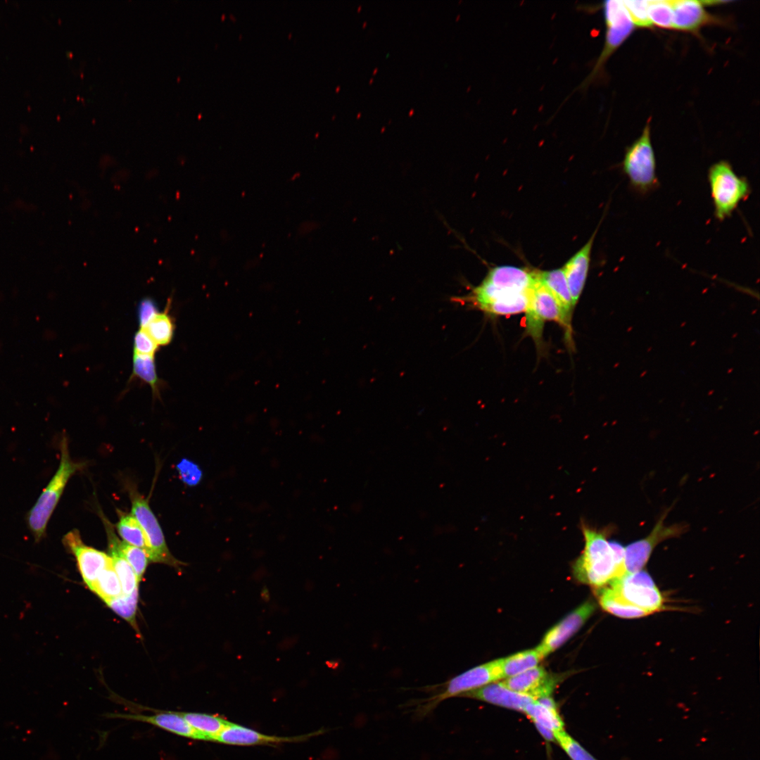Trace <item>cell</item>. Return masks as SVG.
Masks as SVG:
<instances>
[{
	"instance_id": "21",
	"label": "cell",
	"mask_w": 760,
	"mask_h": 760,
	"mask_svg": "<svg viewBox=\"0 0 760 760\" xmlns=\"http://www.w3.org/2000/svg\"><path fill=\"white\" fill-rule=\"evenodd\" d=\"M105 525L108 535L109 555L112 559L113 568L119 578L122 594L125 595H131L134 591L138 590L139 582L132 567L121 554L118 546L119 540L110 527V523L106 521Z\"/></svg>"
},
{
	"instance_id": "1",
	"label": "cell",
	"mask_w": 760,
	"mask_h": 760,
	"mask_svg": "<svg viewBox=\"0 0 760 760\" xmlns=\"http://www.w3.org/2000/svg\"><path fill=\"white\" fill-rule=\"evenodd\" d=\"M585 547L574 564V574L581 582L597 588L625 574L624 547L609 542L607 533L583 526Z\"/></svg>"
},
{
	"instance_id": "9",
	"label": "cell",
	"mask_w": 760,
	"mask_h": 760,
	"mask_svg": "<svg viewBox=\"0 0 760 760\" xmlns=\"http://www.w3.org/2000/svg\"><path fill=\"white\" fill-rule=\"evenodd\" d=\"M132 514L142 527L148 541L149 560L179 568L181 565L170 553L160 524L146 499L134 490L130 491Z\"/></svg>"
},
{
	"instance_id": "16",
	"label": "cell",
	"mask_w": 760,
	"mask_h": 760,
	"mask_svg": "<svg viewBox=\"0 0 760 760\" xmlns=\"http://www.w3.org/2000/svg\"><path fill=\"white\" fill-rule=\"evenodd\" d=\"M317 733L306 734L294 737H280L268 735L257 732L243 726L230 723L215 738L214 742L231 745H260L280 744L284 742H300L310 737L316 735Z\"/></svg>"
},
{
	"instance_id": "33",
	"label": "cell",
	"mask_w": 760,
	"mask_h": 760,
	"mask_svg": "<svg viewBox=\"0 0 760 760\" xmlns=\"http://www.w3.org/2000/svg\"><path fill=\"white\" fill-rule=\"evenodd\" d=\"M555 738L571 760H597L565 730L556 733Z\"/></svg>"
},
{
	"instance_id": "22",
	"label": "cell",
	"mask_w": 760,
	"mask_h": 760,
	"mask_svg": "<svg viewBox=\"0 0 760 760\" xmlns=\"http://www.w3.org/2000/svg\"><path fill=\"white\" fill-rule=\"evenodd\" d=\"M538 277L541 283L557 300L567 322L570 324L575 305L563 270L538 272Z\"/></svg>"
},
{
	"instance_id": "32",
	"label": "cell",
	"mask_w": 760,
	"mask_h": 760,
	"mask_svg": "<svg viewBox=\"0 0 760 760\" xmlns=\"http://www.w3.org/2000/svg\"><path fill=\"white\" fill-rule=\"evenodd\" d=\"M648 15L652 25L661 28H673L671 1H648Z\"/></svg>"
},
{
	"instance_id": "24",
	"label": "cell",
	"mask_w": 760,
	"mask_h": 760,
	"mask_svg": "<svg viewBox=\"0 0 760 760\" xmlns=\"http://www.w3.org/2000/svg\"><path fill=\"white\" fill-rule=\"evenodd\" d=\"M543 659L536 649L528 650L499 659L502 678L520 674L538 666Z\"/></svg>"
},
{
	"instance_id": "8",
	"label": "cell",
	"mask_w": 760,
	"mask_h": 760,
	"mask_svg": "<svg viewBox=\"0 0 760 760\" xmlns=\"http://www.w3.org/2000/svg\"><path fill=\"white\" fill-rule=\"evenodd\" d=\"M607 585L625 601L650 614L664 608V598L661 593L645 571L625 574Z\"/></svg>"
},
{
	"instance_id": "12",
	"label": "cell",
	"mask_w": 760,
	"mask_h": 760,
	"mask_svg": "<svg viewBox=\"0 0 760 760\" xmlns=\"http://www.w3.org/2000/svg\"><path fill=\"white\" fill-rule=\"evenodd\" d=\"M62 542L75 557L84 582L91 590L100 573L112 562L111 557L104 552L85 545L77 529L66 533Z\"/></svg>"
},
{
	"instance_id": "13",
	"label": "cell",
	"mask_w": 760,
	"mask_h": 760,
	"mask_svg": "<svg viewBox=\"0 0 760 760\" xmlns=\"http://www.w3.org/2000/svg\"><path fill=\"white\" fill-rule=\"evenodd\" d=\"M595 608L593 602H586L549 630L536 648L541 657L544 658L564 644L589 619Z\"/></svg>"
},
{
	"instance_id": "19",
	"label": "cell",
	"mask_w": 760,
	"mask_h": 760,
	"mask_svg": "<svg viewBox=\"0 0 760 760\" xmlns=\"http://www.w3.org/2000/svg\"><path fill=\"white\" fill-rule=\"evenodd\" d=\"M596 231L584 246L562 268L574 305L584 288L590 260V253Z\"/></svg>"
},
{
	"instance_id": "20",
	"label": "cell",
	"mask_w": 760,
	"mask_h": 760,
	"mask_svg": "<svg viewBox=\"0 0 760 760\" xmlns=\"http://www.w3.org/2000/svg\"><path fill=\"white\" fill-rule=\"evenodd\" d=\"M524 714L533 722L536 728H543L555 735L564 730L557 703L551 696L535 699L526 708Z\"/></svg>"
},
{
	"instance_id": "17",
	"label": "cell",
	"mask_w": 760,
	"mask_h": 760,
	"mask_svg": "<svg viewBox=\"0 0 760 760\" xmlns=\"http://www.w3.org/2000/svg\"><path fill=\"white\" fill-rule=\"evenodd\" d=\"M113 716L146 723L184 737L207 741L205 736L194 729L180 712L163 711L153 715L113 714Z\"/></svg>"
},
{
	"instance_id": "18",
	"label": "cell",
	"mask_w": 760,
	"mask_h": 760,
	"mask_svg": "<svg viewBox=\"0 0 760 760\" xmlns=\"http://www.w3.org/2000/svg\"><path fill=\"white\" fill-rule=\"evenodd\" d=\"M673 11V28L696 32L704 25L714 23L715 19L704 8L702 1H671Z\"/></svg>"
},
{
	"instance_id": "14",
	"label": "cell",
	"mask_w": 760,
	"mask_h": 760,
	"mask_svg": "<svg viewBox=\"0 0 760 760\" xmlns=\"http://www.w3.org/2000/svg\"><path fill=\"white\" fill-rule=\"evenodd\" d=\"M512 690L532 697L534 699L551 696L558 678L549 674L543 667L536 666L501 681Z\"/></svg>"
},
{
	"instance_id": "29",
	"label": "cell",
	"mask_w": 760,
	"mask_h": 760,
	"mask_svg": "<svg viewBox=\"0 0 760 760\" xmlns=\"http://www.w3.org/2000/svg\"><path fill=\"white\" fill-rule=\"evenodd\" d=\"M91 590L105 602L122 595L121 584L113 562L100 573Z\"/></svg>"
},
{
	"instance_id": "4",
	"label": "cell",
	"mask_w": 760,
	"mask_h": 760,
	"mask_svg": "<svg viewBox=\"0 0 760 760\" xmlns=\"http://www.w3.org/2000/svg\"><path fill=\"white\" fill-rule=\"evenodd\" d=\"M533 289L521 291L494 285L483 279L468 294L455 296L452 300L491 315H512L526 312Z\"/></svg>"
},
{
	"instance_id": "26",
	"label": "cell",
	"mask_w": 760,
	"mask_h": 760,
	"mask_svg": "<svg viewBox=\"0 0 760 760\" xmlns=\"http://www.w3.org/2000/svg\"><path fill=\"white\" fill-rule=\"evenodd\" d=\"M170 304V300L165 310L160 312L144 329L158 346L169 345L174 337L175 325L169 313Z\"/></svg>"
},
{
	"instance_id": "35",
	"label": "cell",
	"mask_w": 760,
	"mask_h": 760,
	"mask_svg": "<svg viewBox=\"0 0 760 760\" xmlns=\"http://www.w3.org/2000/svg\"><path fill=\"white\" fill-rule=\"evenodd\" d=\"M177 469L180 479L187 486H196L202 480L201 469L197 464L188 459H182L177 464Z\"/></svg>"
},
{
	"instance_id": "31",
	"label": "cell",
	"mask_w": 760,
	"mask_h": 760,
	"mask_svg": "<svg viewBox=\"0 0 760 760\" xmlns=\"http://www.w3.org/2000/svg\"><path fill=\"white\" fill-rule=\"evenodd\" d=\"M117 614L127 621L134 628L137 627L135 616L138 603V590L131 595H122L106 602Z\"/></svg>"
},
{
	"instance_id": "5",
	"label": "cell",
	"mask_w": 760,
	"mask_h": 760,
	"mask_svg": "<svg viewBox=\"0 0 760 760\" xmlns=\"http://www.w3.org/2000/svg\"><path fill=\"white\" fill-rule=\"evenodd\" d=\"M708 181L714 216L719 221L730 217L751 194L748 180L737 175L726 160H720L709 167Z\"/></svg>"
},
{
	"instance_id": "30",
	"label": "cell",
	"mask_w": 760,
	"mask_h": 760,
	"mask_svg": "<svg viewBox=\"0 0 760 760\" xmlns=\"http://www.w3.org/2000/svg\"><path fill=\"white\" fill-rule=\"evenodd\" d=\"M118 548L127 562L132 567L139 582L141 581L149 560L147 552L141 548L125 541L118 540Z\"/></svg>"
},
{
	"instance_id": "15",
	"label": "cell",
	"mask_w": 760,
	"mask_h": 760,
	"mask_svg": "<svg viewBox=\"0 0 760 760\" xmlns=\"http://www.w3.org/2000/svg\"><path fill=\"white\" fill-rule=\"evenodd\" d=\"M496 706L524 713L535 699L527 695L515 692L502 682H493L462 695Z\"/></svg>"
},
{
	"instance_id": "7",
	"label": "cell",
	"mask_w": 760,
	"mask_h": 760,
	"mask_svg": "<svg viewBox=\"0 0 760 760\" xmlns=\"http://www.w3.org/2000/svg\"><path fill=\"white\" fill-rule=\"evenodd\" d=\"M603 11L607 27L604 44L593 70L581 84L584 88L596 80L608 58L634 30V24L623 1H606L603 3Z\"/></svg>"
},
{
	"instance_id": "2",
	"label": "cell",
	"mask_w": 760,
	"mask_h": 760,
	"mask_svg": "<svg viewBox=\"0 0 760 760\" xmlns=\"http://www.w3.org/2000/svg\"><path fill=\"white\" fill-rule=\"evenodd\" d=\"M500 679L502 678L499 659L493 660L469 669L442 683L424 688L431 692V695L407 705L414 708L413 713L416 717L423 718L433 712L442 702L461 697Z\"/></svg>"
},
{
	"instance_id": "34",
	"label": "cell",
	"mask_w": 760,
	"mask_h": 760,
	"mask_svg": "<svg viewBox=\"0 0 760 760\" xmlns=\"http://www.w3.org/2000/svg\"><path fill=\"white\" fill-rule=\"evenodd\" d=\"M634 24L639 27L650 28L652 25L648 15V1H623Z\"/></svg>"
},
{
	"instance_id": "37",
	"label": "cell",
	"mask_w": 760,
	"mask_h": 760,
	"mask_svg": "<svg viewBox=\"0 0 760 760\" xmlns=\"http://www.w3.org/2000/svg\"><path fill=\"white\" fill-rule=\"evenodd\" d=\"M159 312L158 304L153 298L145 297L141 299L137 308V319L140 329H145Z\"/></svg>"
},
{
	"instance_id": "28",
	"label": "cell",
	"mask_w": 760,
	"mask_h": 760,
	"mask_svg": "<svg viewBox=\"0 0 760 760\" xmlns=\"http://www.w3.org/2000/svg\"><path fill=\"white\" fill-rule=\"evenodd\" d=\"M116 528L123 541L143 549L148 554V544L146 534L137 519L132 514L121 512Z\"/></svg>"
},
{
	"instance_id": "6",
	"label": "cell",
	"mask_w": 760,
	"mask_h": 760,
	"mask_svg": "<svg viewBox=\"0 0 760 760\" xmlns=\"http://www.w3.org/2000/svg\"><path fill=\"white\" fill-rule=\"evenodd\" d=\"M650 122V120L647 121L640 137L626 148L622 162L623 170L631 186L641 194H646L659 185L651 142Z\"/></svg>"
},
{
	"instance_id": "11",
	"label": "cell",
	"mask_w": 760,
	"mask_h": 760,
	"mask_svg": "<svg viewBox=\"0 0 760 760\" xmlns=\"http://www.w3.org/2000/svg\"><path fill=\"white\" fill-rule=\"evenodd\" d=\"M667 512L663 514L651 533L644 538L635 541L624 547L625 574L642 570L654 547L661 541L681 535L686 526L676 524L666 526L664 521Z\"/></svg>"
},
{
	"instance_id": "25",
	"label": "cell",
	"mask_w": 760,
	"mask_h": 760,
	"mask_svg": "<svg viewBox=\"0 0 760 760\" xmlns=\"http://www.w3.org/2000/svg\"><path fill=\"white\" fill-rule=\"evenodd\" d=\"M188 723L205 736L207 741H213L231 722L219 716L198 712H180Z\"/></svg>"
},
{
	"instance_id": "10",
	"label": "cell",
	"mask_w": 760,
	"mask_h": 760,
	"mask_svg": "<svg viewBox=\"0 0 760 760\" xmlns=\"http://www.w3.org/2000/svg\"><path fill=\"white\" fill-rule=\"evenodd\" d=\"M525 312L528 333L536 341L541 338L545 321L557 322L567 333L570 332L571 324L567 322L557 300L540 281L538 274Z\"/></svg>"
},
{
	"instance_id": "36",
	"label": "cell",
	"mask_w": 760,
	"mask_h": 760,
	"mask_svg": "<svg viewBox=\"0 0 760 760\" xmlns=\"http://www.w3.org/2000/svg\"><path fill=\"white\" fill-rule=\"evenodd\" d=\"M159 346L144 329L136 331L133 338V353L154 356Z\"/></svg>"
},
{
	"instance_id": "27",
	"label": "cell",
	"mask_w": 760,
	"mask_h": 760,
	"mask_svg": "<svg viewBox=\"0 0 760 760\" xmlns=\"http://www.w3.org/2000/svg\"><path fill=\"white\" fill-rule=\"evenodd\" d=\"M132 377L147 384L152 390L153 397L160 396V379L157 374L155 358L153 355L133 353Z\"/></svg>"
},
{
	"instance_id": "23",
	"label": "cell",
	"mask_w": 760,
	"mask_h": 760,
	"mask_svg": "<svg viewBox=\"0 0 760 760\" xmlns=\"http://www.w3.org/2000/svg\"><path fill=\"white\" fill-rule=\"evenodd\" d=\"M598 596L602 607L618 617L638 619L650 614L646 611L625 601L609 585L599 588Z\"/></svg>"
},
{
	"instance_id": "3",
	"label": "cell",
	"mask_w": 760,
	"mask_h": 760,
	"mask_svg": "<svg viewBox=\"0 0 760 760\" xmlns=\"http://www.w3.org/2000/svg\"><path fill=\"white\" fill-rule=\"evenodd\" d=\"M61 453L57 471L27 514L28 526L37 542L44 537L49 521L69 479L84 466V462H76L71 459L66 438L61 441Z\"/></svg>"
}]
</instances>
